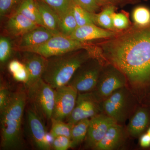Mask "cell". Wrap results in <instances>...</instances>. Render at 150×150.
I'll return each instance as SVG.
<instances>
[{"label":"cell","instance_id":"cb8c5ba5","mask_svg":"<svg viewBox=\"0 0 150 150\" xmlns=\"http://www.w3.org/2000/svg\"><path fill=\"white\" fill-rule=\"evenodd\" d=\"M132 18L135 27L144 28L150 25V9L144 6H139L133 10Z\"/></svg>","mask_w":150,"mask_h":150},{"label":"cell","instance_id":"4316f807","mask_svg":"<svg viewBox=\"0 0 150 150\" xmlns=\"http://www.w3.org/2000/svg\"><path fill=\"white\" fill-rule=\"evenodd\" d=\"M51 128L50 134L54 137L65 136L71 139L72 125L63 121L51 118Z\"/></svg>","mask_w":150,"mask_h":150},{"label":"cell","instance_id":"8992f818","mask_svg":"<svg viewBox=\"0 0 150 150\" xmlns=\"http://www.w3.org/2000/svg\"><path fill=\"white\" fill-rule=\"evenodd\" d=\"M102 68L99 60L92 57L76 70L67 85L79 93L91 92L96 86Z\"/></svg>","mask_w":150,"mask_h":150},{"label":"cell","instance_id":"d6a6232c","mask_svg":"<svg viewBox=\"0 0 150 150\" xmlns=\"http://www.w3.org/2000/svg\"><path fill=\"white\" fill-rule=\"evenodd\" d=\"M76 4L80 6L91 13H97L100 7L97 4L95 0H73Z\"/></svg>","mask_w":150,"mask_h":150},{"label":"cell","instance_id":"44dd1931","mask_svg":"<svg viewBox=\"0 0 150 150\" xmlns=\"http://www.w3.org/2000/svg\"><path fill=\"white\" fill-rule=\"evenodd\" d=\"M16 12L23 15L38 25L44 26L36 0H25Z\"/></svg>","mask_w":150,"mask_h":150},{"label":"cell","instance_id":"52a82bcc","mask_svg":"<svg viewBox=\"0 0 150 150\" xmlns=\"http://www.w3.org/2000/svg\"><path fill=\"white\" fill-rule=\"evenodd\" d=\"M127 81L120 70L109 64L103 67L97 84L92 93L101 103L114 92L126 87Z\"/></svg>","mask_w":150,"mask_h":150},{"label":"cell","instance_id":"f1b7e54d","mask_svg":"<svg viewBox=\"0 0 150 150\" xmlns=\"http://www.w3.org/2000/svg\"><path fill=\"white\" fill-rule=\"evenodd\" d=\"M25 0H0V16L1 17L12 15L14 13Z\"/></svg>","mask_w":150,"mask_h":150},{"label":"cell","instance_id":"83f0119b","mask_svg":"<svg viewBox=\"0 0 150 150\" xmlns=\"http://www.w3.org/2000/svg\"><path fill=\"white\" fill-rule=\"evenodd\" d=\"M72 9L78 27L86 25L94 24L93 19V13L88 11L74 3Z\"/></svg>","mask_w":150,"mask_h":150},{"label":"cell","instance_id":"836d02e7","mask_svg":"<svg viewBox=\"0 0 150 150\" xmlns=\"http://www.w3.org/2000/svg\"><path fill=\"white\" fill-rule=\"evenodd\" d=\"M11 93L8 89L1 85L0 89V112L6 107L10 97Z\"/></svg>","mask_w":150,"mask_h":150},{"label":"cell","instance_id":"5b68a950","mask_svg":"<svg viewBox=\"0 0 150 150\" xmlns=\"http://www.w3.org/2000/svg\"><path fill=\"white\" fill-rule=\"evenodd\" d=\"M91 48L86 42L74 40L62 34H57L41 45L21 51L36 53L47 59L75 50Z\"/></svg>","mask_w":150,"mask_h":150},{"label":"cell","instance_id":"4dcf8cb0","mask_svg":"<svg viewBox=\"0 0 150 150\" xmlns=\"http://www.w3.org/2000/svg\"><path fill=\"white\" fill-rule=\"evenodd\" d=\"M12 46L9 39L5 36L0 38V62L6 63L10 58L12 54Z\"/></svg>","mask_w":150,"mask_h":150},{"label":"cell","instance_id":"ffe728a7","mask_svg":"<svg viewBox=\"0 0 150 150\" xmlns=\"http://www.w3.org/2000/svg\"><path fill=\"white\" fill-rule=\"evenodd\" d=\"M116 8L115 5L107 6L99 12L93 13L94 23L104 29L115 31L112 24V16Z\"/></svg>","mask_w":150,"mask_h":150},{"label":"cell","instance_id":"7a4b0ae2","mask_svg":"<svg viewBox=\"0 0 150 150\" xmlns=\"http://www.w3.org/2000/svg\"><path fill=\"white\" fill-rule=\"evenodd\" d=\"M28 101L27 93L12 92L6 107L0 112L2 149L21 150L24 148L22 124Z\"/></svg>","mask_w":150,"mask_h":150},{"label":"cell","instance_id":"8d00e7d4","mask_svg":"<svg viewBox=\"0 0 150 150\" xmlns=\"http://www.w3.org/2000/svg\"><path fill=\"white\" fill-rule=\"evenodd\" d=\"M146 132L150 136V126H149V128H148V129Z\"/></svg>","mask_w":150,"mask_h":150},{"label":"cell","instance_id":"f546056e","mask_svg":"<svg viewBox=\"0 0 150 150\" xmlns=\"http://www.w3.org/2000/svg\"><path fill=\"white\" fill-rule=\"evenodd\" d=\"M112 24L115 31L128 29L130 22L128 16L123 12L114 13L112 16Z\"/></svg>","mask_w":150,"mask_h":150},{"label":"cell","instance_id":"30bf717a","mask_svg":"<svg viewBox=\"0 0 150 150\" xmlns=\"http://www.w3.org/2000/svg\"><path fill=\"white\" fill-rule=\"evenodd\" d=\"M55 89V103L52 118L63 121L67 119L74 110L79 93L68 85Z\"/></svg>","mask_w":150,"mask_h":150},{"label":"cell","instance_id":"1f68e13d","mask_svg":"<svg viewBox=\"0 0 150 150\" xmlns=\"http://www.w3.org/2000/svg\"><path fill=\"white\" fill-rule=\"evenodd\" d=\"M71 147V139L65 136L54 138L52 144V148L56 150H67Z\"/></svg>","mask_w":150,"mask_h":150},{"label":"cell","instance_id":"9a60e30c","mask_svg":"<svg viewBox=\"0 0 150 150\" xmlns=\"http://www.w3.org/2000/svg\"><path fill=\"white\" fill-rule=\"evenodd\" d=\"M27 52L23 63L29 74V79L25 85L27 88L42 78L46 67V59L40 54Z\"/></svg>","mask_w":150,"mask_h":150},{"label":"cell","instance_id":"4fadbf2b","mask_svg":"<svg viewBox=\"0 0 150 150\" xmlns=\"http://www.w3.org/2000/svg\"><path fill=\"white\" fill-rule=\"evenodd\" d=\"M118 33L117 31L104 29L95 24H89L78 27L69 37L81 42H86L97 39H109Z\"/></svg>","mask_w":150,"mask_h":150},{"label":"cell","instance_id":"2e32d148","mask_svg":"<svg viewBox=\"0 0 150 150\" xmlns=\"http://www.w3.org/2000/svg\"><path fill=\"white\" fill-rule=\"evenodd\" d=\"M150 126V107L139 108L134 113L127 127L128 133L131 137H139L146 131Z\"/></svg>","mask_w":150,"mask_h":150},{"label":"cell","instance_id":"484cf974","mask_svg":"<svg viewBox=\"0 0 150 150\" xmlns=\"http://www.w3.org/2000/svg\"><path fill=\"white\" fill-rule=\"evenodd\" d=\"M48 4L56 12L60 19L71 9L73 0H41Z\"/></svg>","mask_w":150,"mask_h":150},{"label":"cell","instance_id":"7402d4cb","mask_svg":"<svg viewBox=\"0 0 150 150\" xmlns=\"http://www.w3.org/2000/svg\"><path fill=\"white\" fill-rule=\"evenodd\" d=\"M90 119H85L73 124L71 131V148H75L85 140Z\"/></svg>","mask_w":150,"mask_h":150},{"label":"cell","instance_id":"9c48e42d","mask_svg":"<svg viewBox=\"0 0 150 150\" xmlns=\"http://www.w3.org/2000/svg\"><path fill=\"white\" fill-rule=\"evenodd\" d=\"M129 103V94L126 87L119 89L101 103V109L117 123L126 119Z\"/></svg>","mask_w":150,"mask_h":150},{"label":"cell","instance_id":"d590c367","mask_svg":"<svg viewBox=\"0 0 150 150\" xmlns=\"http://www.w3.org/2000/svg\"><path fill=\"white\" fill-rule=\"evenodd\" d=\"M100 7H105L109 5H116L119 3L120 0H95Z\"/></svg>","mask_w":150,"mask_h":150},{"label":"cell","instance_id":"d4e9b609","mask_svg":"<svg viewBox=\"0 0 150 150\" xmlns=\"http://www.w3.org/2000/svg\"><path fill=\"white\" fill-rule=\"evenodd\" d=\"M72 8L60 19L59 24V31L61 34L69 37L78 27Z\"/></svg>","mask_w":150,"mask_h":150},{"label":"cell","instance_id":"e0dca14e","mask_svg":"<svg viewBox=\"0 0 150 150\" xmlns=\"http://www.w3.org/2000/svg\"><path fill=\"white\" fill-rule=\"evenodd\" d=\"M124 132L122 126L116 123L112 125L104 137L93 148L96 150H113L121 146L124 139Z\"/></svg>","mask_w":150,"mask_h":150},{"label":"cell","instance_id":"74e56055","mask_svg":"<svg viewBox=\"0 0 150 150\" xmlns=\"http://www.w3.org/2000/svg\"><path fill=\"white\" fill-rule=\"evenodd\" d=\"M147 99L148 102H149V103L150 104V94L149 95V96H148Z\"/></svg>","mask_w":150,"mask_h":150},{"label":"cell","instance_id":"3957f363","mask_svg":"<svg viewBox=\"0 0 150 150\" xmlns=\"http://www.w3.org/2000/svg\"><path fill=\"white\" fill-rule=\"evenodd\" d=\"M91 49H81L46 59L42 79L54 89L67 85L76 70L93 57Z\"/></svg>","mask_w":150,"mask_h":150},{"label":"cell","instance_id":"e575fe53","mask_svg":"<svg viewBox=\"0 0 150 150\" xmlns=\"http://www.w3.org/2000/svg\"><path fill=\"white\" fill-rule=\"evenodd\" d=\"M140 146L144 149L150 148V136L146 132L141 135L139 140Z\"/></svg>","mask_w":150,"mask_h":150},{"label":"cell","instance_id":"ac0fdd59","mask_svg":"<svg viewBox=\"0 0 150 150\" xmlns=\"http://www.w3.org/2000/svg\"><path fill=\"white\" fill-rule=\"evenodd\" d=\"M38 25L18 12L11 15L7 23L8 31L14 36H22Z\"/></svg>","mask_w":150,"mask_h":150},{"label":"cell","instance_id":"5bb4252c","mask_svg":"<svg viewBox=\"0 0 150 150\" xmlns=\"http://www.w3.org/2000/svg\"><path fill=\"white\" fill-rule=\"evenodd\" d=\"M56 33L44 26L38 25L21 36L19 42L20 51L39 46L48 41Z\"/></svg>","mask_w":150,"mask_h":150},{"label":"cell","instance_id":"603a6c76","mask_svg":"<svg viewBox=\"0 0 150 150\" xmlns=\"http://www.w3.org/2000/svg\"><path fill=\"white\" fill-rule=\"evenodd\" d=\"M8 69L16 81L25 85L27 84L29 79V74L23 62L17 60L11 61L8 64Z\"/></svg>","mask_w":150,"mask_h":150},{"label":"cell","instance_id":"ba28073f","mask_svg":"<svg viewBox=\"0 0 150 150\" xmlns=\"http://www.w3.org/2000/svg\"><path fill=\"white\" fill-rule=\"evenodd\" d=\"M44 118L31 103L25 110V129L30 142L38 150H49L51 148L46 141L47 132Z\"/></svg>","mask_w":150,"mask_h":150},{"label":"cell","instance_id":"7c38bea8","mask_svg":"<svg viewBox=\"0 0 150 150\" xmlns=\"http://www.w3.org/2000/svg\"><path fill=\"white\" fill-rule=\"evenodd\" d=\"M116 123L114 119L104 112H100L91 118L85 140L86 146L93 149L104 137L109 128Z\"/></svg>","mask_w":150,"mask_h":150},{"label":"cell","instance_id":"6da1fadb","mask_svg":"<svg viewBox=\"0 0 150 150\" xmlns=\"http://www.w3.org/2000/svg\"><path fill=\"white\" fill-rule=\"evenodd\" d=\"M107 39L100 45V55L147 98L150 93V25L135 27Z\"/></svg>","mask_w":150,"mask_h":150},{"label":"cell","instance_id":"8fae6325","mask_svg":"<svg viewBox=\"0 0 150 150\" xmlns=\"http://www.w3.org/2000/svg\"><path fill=\"white\" fill-rule=\"evenodd\" d=\"M91 92L78 93L74 108L70 116L67 118V123L73 125L78 121L90 119L100 113L101 104Z\"/></svg>","mask_w":150,"mask_h":150},{"label":"cell","instance_id":"d6986e66","mask_svg":"<svg viewBox=\"0 0 150 150\" xmlns=\"http://www.w3.org/2000/svg\"><path fill=\"white\" fill-rule=\"evenodd\" d=\"M36 1L44 26L56 34H61L59 31L60 19L57 14L41 0H36Z\"/></svg>","mask_w":150,"mask_h":150},{"label":"cell","instance_id":"277c9868","mask_svg":"<svg viewBox=\"0 0 150 150\" xmlns=\"http://www.w3.org/2000/svg\"><path fill=\"white\" fill-rule=\"evenodd\" d=\"M27 88L28 100L45 120H51L55 103V89L42 78Z\"/></svg>","mask_w":150,"mask_h":150}]
</instances>
